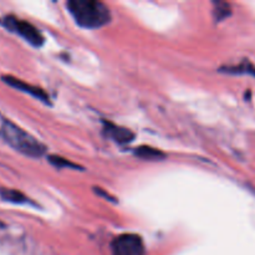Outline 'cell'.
Masks as SVG:
<instances>
[{
	"label": "cell",
	"instance_id": "cell-3",
	"mask_svg": "<svg viewBox=\"0 0 255 255\" xmlns=\"http://www.w3.org/2000/svg\"><path fill=\"white\" fill-rule=\"evenodd\" d=\"M0 24L6 27L9 31L16 32L19 36L26 40L32 46L40 47L44 44V36H42V34L39 31V29H36L29 21L17 19L16 16H12V15H7V16L2 17L0 20Z\"/></svg>",
	"mask_w": 255,
	"mask_h": 255
},
{
	"label": "cell",
	"instance_id": "cell-4",
	"mask_svg": "<svg viewBox=\"0 0 255 255\" xmlns=\"http://www.w3.org/2000/svg\"><path fill=\"white\" fill-rule=\"evenodd\" d=\"M112 255H144L146 248L142 238L137 234H121L111 243Z\"/></svg>",
	"mask_w": 255,
	"mask_h": 255
},
{
	"label": "cell",
	"instance_id": "cell-10",
	"mask_svg": "<svg viewBox=\"0 0 255 255\" xmlns=\"http://www.w3.org/2000/svg\"><path fill=\"white\" fill-rule=\"evenodd\" d=\"M214 14H216L217 20H222L231 15V6L227 2H218L217 7L214 9Z\"/></svg>",
	"mask_w": 255,
	"mask_h": 255
},
{
	"label": "cell",
	"instance_id": "cell-6",
	"mask_svg": "<svg viewBox=\"0 0 255 255\" xmlns=\"http://www.w3.org/2000/svg\"><path fill=\"white\" fill-rule=\"evenodd\" d=\"M104 131L106 132L107 136L111 139L116 141L117 143L125 144L128 142L133 141L134 133L131 129L126 128V127L117 126V125L112 124V122H105Z\"/></svg>",
	"mask_w": 255,
	"mask_h": 255
},
{
	"label": "cell",
	"instance_id": "cell-7",
	"mask_svg": "<svg viewBox=\"0 0 255 255\" xmlns=\"http://www.w3.org/2000/svg\"><path fill=\"white\" fill-rule=\"evenodd\" d=\"M0 197L2 201L9 202V203L14 204H25L29 203V198L21 193L17 189H10V188H0Z\"/></svg>",
	"mask_w": 255,
	"mask_h": 255
},
{
	"label": "cell",
	"instance_id": "cell-2",
	"mask_svg": "<svg viewBox=\"0 0 255 255\" xmlns=\"http://www.w3.org/2000/svg\"><path fill=\"white\" fill-rule=\"evenodd\" d=\"M1 133L5 141L20 153L29 157H41L46 151V147L37 141L35 137L27 133L21 127L16 126L9 120H2Z\"/></svg>",
	"mask_w": 255,
	"mask_h": 255
},
{
	"label": "cell",
	"instance_id": "cell-9",
	"mask_svg": "<svg viewBox=\"0 0 255 255\" xmlns=\"http://www.w3.org/2000/svg\"><path fill=\"white\" fill-rule=\"evenodd\" d=\"M49 162L52 164V166L57 167V168H62V167H72V168H80L77 164L72 163V162L67 161V159L62 158L60 156H50Z\"/></svg>",
	"mask_w": 255,
	"mask_h": 255
},
{
	"label": "cell",
	"instance_id": "cell-11",
	"mask_svg": "<svg viewBox=\"0 0 255 255\" xmlns=\"http://www.w3.org/2000/svg\"><path fill=\"white\" fill-rule=\"evenodd\" d=\"M227 72H234V74H242V72H249V74L255 75V67L252 66L249 62H244V64L239 65V66H232L227 67Z\"/></svg>",
	"mask_w": 255,
	"mask_h": 255
},
{
	"label": "cell",
	"instance_id": "cell-8",
	"mask_svg": "<svg viewBox=\"0 0 255 255\" xmlns=\"http://www.w3.org/2000/svg\"><path fill=\"white\" fill-rule=\"evenodd\" d=\"M134 154H136L137 157H139V158L148 159V161H161L162 158L166 157V154H164L163 152L149 146L137 147V148L134 149Z\"/></svg>",
	"mask_w": 255,
	"mask_h": 255
},
{
	"label": "cell",
	"instance_id": "cell-1",
	"mask_svg": "<svg viewBox=\"0 0 255 255\" xmlns=\"http://www.w3.org/2000/svg\"><path fill=\"white\" fill-rule=\"evenodd\" d=\"M67 9L77 24L85 29H99L111 20V10L97 0H71Z\"/></svg>",
	"mask_w": 255,
	"mask_h": 255
},
{
	"label": "cell",
	"instance_id": "cell-5",
	"mask_svg": "<svg viewBox=\"0 0 255 255\" xmlns=\"http://www.w3.org/2000/svg\"><path fill=\"white\" fill-rule=\"evenodd\" d=\"M2 81L5 82V84H7L9 86L14 87V89L19 90V91H22V92H26V94L31 95V96L36 97V99H39L40 101L45 102V104H49V95L46 94V92L44 91L42 89H40V87L37 86H34V85H29L26 84V82H24L22 80L17 79V77H14V76H10V75H6V76H2L1 77Z\"/></svg>",
	"mask_w": 255,
	"mask_h": 255
}]
</instances>
